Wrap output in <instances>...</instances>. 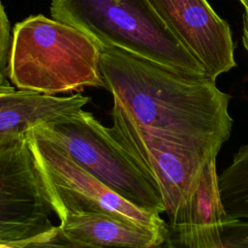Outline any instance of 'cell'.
<instances>
[{
	"mask_svg": "<svg viewBox=\"0 0 248 248\" xmlns=\"http://www.w3.org/2000/svg\"><path fill=\"white\" fill-rule=\"evenodd\" d=\"M7 75L17 89L47 95L105 87L100 46L78 28L43 15L14 26Z\"/></svg>",
	"mask_w": 248,
	"mask_h": 248,
	"instance_id": "2",
	"label": "cell"
},
{
	"mask_svg": "<svg viewBox=\"0 0 248 248\" xmlns=\"http://www.w3.org/2000/svg\"><path fill=\"white\" fill-rule=\"evenodd\" d=\"M219 190L229 216L248 220V143L239 147L218 175Z\"/></svg>",
	"mask_w": 248,
	"mask_h": 248,
	"instance_id": "12",
	"label": "cell"
},
{
	"mask_svg": "<svg viewBox=\"0 0 248 248\" xmlns=\"http://www.w3.org/2000/svg\"><path fill=\"white\" fill-rule=\"evenodd\" d=\"M242 43L248 53V10L245 9L242 16Z\"/></svg>",
	"mask_w": 248,
	"mask_h": 248,
	"instance_id": "15",
	"label": "cell"
},
{
	"mask_svg": "<svg viewBox=\"0 0 248 248\" xmlns=\"http://www.w3.org/2000/svg\"><path fill=\"white\" fill-rule=\"evenodd\" d=\"M54 208L25 134L0 140V248L60 245Z\"/></svg>",
	"mask_w": 248,
	"mask_h": 248,
	"instance_id": "5",
	"label": "cell"
},
{
	"mask_svg": "<svg viewBox=\"0 0 248 248\" xmlns=\"http://www.w3.org/2000/svg\"><path fill=\"white\" fill-rule=\"evenodd\" d=\"M4 138H5V137H4ZM2 139H3V138H0V140H2Z\"/></svg>",
	"mask_w": 248,
	"mask_h": 248,
	"instance_id": "18",
	"label": "cell"
},
{
	"mask_svg": "<svg viewBox=\"0 0 248 248\" xmlns=\"http://www.w3.org/2000/svg\"><path fill=\"white\" fill-rule=\"evenodd\" d=\"M216 159L206 163L189 198L169 219L165 246L221 248L223 230L231 216L221 200Z\"/></svg>",
	"mask_w": 248,
	"mask_h": 248,
	"instance_id": "9",
	"label": "cell"
},
{
	"mask_svg": "<svg viewBox=\"0 0 248 248\" xmlns=\"http://www.w3.org/2000/svg\"><path fill=\"white\" fill-rule=\"evenodd\" d=\"M50 13L99 46L122 48L178 71L206 75L148 0H50Z\"/></svg>",
	"mask_w": 248,
	"mask_h": 248,
	"instance_id": "3",
	"label": "cell"
},
{
	"mask_svg": "<svg viewBox=\"0 0 248 248\" xmlns=\"http://www.w3.org/2000/svg\"><path fill=\"white\" fill-rule=\"evenodd\" d=\"M8 92V91H7ZM0 93H4V92H0Z\"/></svg>",
	"mask_w": 248,
	"mask_h": 248,
	"instance_id": "19",
	"label": "cell"
},
{
	"mask_svg": "<svg viewBox=\"0 0 248 248\" xmlns=\"http://www.w3.org/2000/svg\"><path fill=\"white\" fill-rule=\"evenodd\" d=\"M221 248H248V220L229 218L223 230Z\"/></svg>",
	"mask_w": 248,
	"mask_h": 248,
	"instance_id": "13",
	"label": "cell"
},
{
	"mask_svg": "<svg viewBox=\"0 0 248 248\" xmlns=\"http://www.w3.org/2000/svg\"><path fill=\"white\" fill-rule=\"evenodd\" d=\"M25 135L59 219L74 213H102L169 230L160 214L140 208L121 198L34 127Z\"/></svg>",
	"mask_w": 248,
	"mask_h": 248,
	"instance_id": "6",
	"label": "cell"
},
{
	"mask_svg": "<svg viewBox=\"0 0 248 248\" xmlns=\"http://www.w3.org/2000/svg\"><path fill=\"white\" fill-rule=\"evenodd\" d=\"M88 96L47 95L28 90L0 93V138L25 134L29 129L85 107Z\"/></svg>",
	"mask_w": 248,
	"mask_h": 248,
	"instance_id": "11",
	"label": "cell"
},
{
	"mask_svg": "<svg viewBox=\"0 0 248 248\" xmlns=\"http://www.w3.org/2000/svg\"><path fill=\"white\" fill-rule=\"evenodd\" d=\"M239 1L242 3V5L244 6V8L248 10V0H239Z\"/></svg>",
	"mask_w": 248,
	"mask_h": 248,
	"instance_id": "17",
	"label": "cell"
},
{
	"mask_svg": "<svg viewBox=\"0 0 248 248\" xmlns=\"http://www.w3.org/2000/svg\"><path fill=\"white\" fill-rule=\"evenodd\" d=\"M112 133L133 157L157 180L168 219L193 192L202 169L217 158L147 132L116 102L112 107Z\"/></svg>",
	"mask_w": 248,
	"mask_h": 248,
	"instance_id": "7",
	"label": "cell"
},
{
	"mask_svg": "<svg viewBox=\"0 0 248 248\" xmlns=\"http://www.w3.org/2000/svg\"><path fill=\"white\" fill-rule=\"evenodd\" d=\"M59 220V234L67 246L152 248L165 246L169 235V230L102 213H74Z\"/></svg>",
	"mask_w": 248,
	"mask_h": 248,
	"instance_id": "10",
	"label": "cell"
},
{
	"mask_svg": "<svg viewBox=\"0 0 248 248\" xmlns=\"http://www.w3.org/2000/svg\"><path fill=\"white\" fill-rule=\"evenodd\" d=\"M12 34L8 16L0 1V70L7 73Z\"/></svg>",
	"mask_w": 248,
	"mask_h": 248,
	"instance_id": "14",
	"label": "cell"
},
{
	"mask_svg": "<svg viewBox=\"0 0 248 248\" xmlns=\"http://www.w3.org/2000/svg\"><path fill=\"white\" fill-rule=\"evenodd\" d=\"M7 73L0 70V92H7L15 90V88L10 84L8 80Z\"/></svg>",
	"mask_w": 248,
	"mask_h": 248,
	"instance_id": "16",
	"label": "cell"
},
{
	"mask_svg": "<svg viewBox=\"0 0 248 248\" xmlns=\"http://www.w3.org/2000/svg\"><path fill=\"white\" fill-rule=\"evenodd\" d=\"M181 45L216 79L236 66L231 28L207 0H148Z\"/></svg>",
	"mask_w": 248,
	"mask_h": 248,
	"instance_id": "8",
	"label": "cell"
},
{
	"mask_svg": "<svg viewBox=\"0 0 248 248\" xmlns=\"http://www.w3.org/2000/svg\"><path fill=\"white\" fill-rule=\"evenodd\" d=\"M100 71L113 102L147 132L212 157L229 140L231 96L211 77L114 46H100Z\"/></svg>",
	"mask_w": 248,
	"mask_h": 248,
	"instance_id": "1",
	"label": "cell"
},
{
	"mask_svg": "<svg viewBox=\"0 0 248 248\" xmlns=\"http://www.w3.org/2000/svg\"><path fill=\"white\" fill-rule=\"evenodd\" d=\"M34 128L121 198L144 210L165 213L157 180L91 112L80 108Z\"/></svg>",
	"mask_w": 248,
	"mask_h": 248,
	"instance_id": "4",
	"label": "cell"
}]
</instances>
